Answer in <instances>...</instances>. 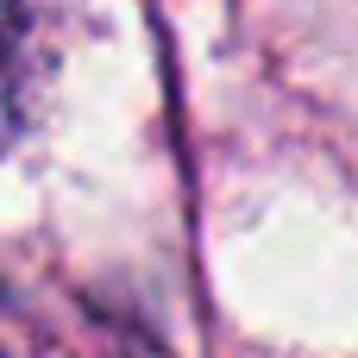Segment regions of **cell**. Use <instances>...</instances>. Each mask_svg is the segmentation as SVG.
I'll return each mask as SVG.
<instances>
[{"label":"cell","mask_w":358,"mask_h":358,"mask_svg":"<svg viewBox=\"0 0 358 358\" xmlns=\"http://www.w3.org/2000/svg\"><path fill=\"white\" fill-rule=\"evenodd\" d=\"M31 82V25L19 0H0V145L19 126V101Z\"/></svg>","instance_id":"cell-1"}]
</instances>
